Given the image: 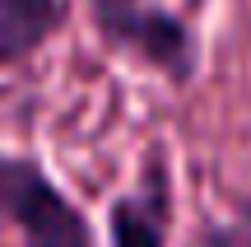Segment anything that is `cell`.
<instances>
[{
	"mask_svg": "<svg viewBox=\"0 0 251 247\" xmlns=\"http://www.w3.org/2000/svg\"><path fill=\"white\" fill-rule=\"evenodd\" d=\"M89 14L112 52L153 65L172 84H186L196 75V42L177 14L149 5V0H89Z\"/></svg>",
	"mask_w": 251,
	"mask_h": 247,
	"instance_id": "2",
	"label": "cell"
},
{
	"mask_svg": "<svg viewBox=\"0 0 251 247\" xmlns=\"http://www.w3.org/2000/svg\"><path fill=\"white\" fill-rule=\"evenodd\" d=\"M0 224L24 247H98L84 210L28 154H0Z\"/></svg>",
	"mask_w": 251,
	"mask_h": 247,
	"instance_id": "1",
	"label": "cell"
},
{
	"mask_svg": "<svg viewBox=\"0 0 251 247\" xmlns=\"http://www.w3.org/2000/svg\"><path fill=\"white\" fill-rule=\"evenodd\" d=\"M70 19L65 0H0V65H19L42 52Z\"/></svg>",
	"mask_w": 251,
	"mask_h": 247,
	"instance_id": "4",
	"label": "cell"
},
{
	"mask_svg": "<svg viewBox=\"0 0 251 247\" xmlns=\"http://www.w3.org/2000/svg\"><path fill=\"white\" fill-rule=\"evenodd\" d=\"M112 247H163L168 243V168L149 159L140 187L112 205Z\"/></svg>",
	"mask_w": 251,
	"mask_h": 247,
	"instance_id": "3",
	"label": "cell"
}]
</instances>
